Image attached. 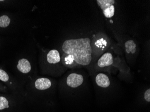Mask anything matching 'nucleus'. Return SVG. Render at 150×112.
<instances>
[{"mask_svg": "<svg viewBox=\"0 0 150 112\" xmlns=\"http://www.w3.org/2000/svg\"><path fill=\"white\" fill-rule=\"evenodd\" d=\"M62 64L69 68H77L90 65L92 61L91 40L89 38L65 40L62 46Z\"/></svg>", "mask_w": 150, "mask_h": 112, "instance_id": "1", "label": "nucleus"}, {"mask_svg": "<svg viewBox=\"0 0 150 112\" xmlns=\"http://www.w3.org/2000/svg\"><path fill=\"white\" fill-rule=\"evenodd\" d=\"M98 5L103 11V15L107 18H111L115 15V0H97Z\"/></svg>", "mask_w": 150, "mask_h": 112, "instance_id": "2", "label": "nucleus"}, {"mask_svg": "<svg viewBox=\"0 0 150 112\" xmlns=\"http://www.w3.org/2000/svg\"><path fill=\"white\" fill-rule=\"evenodd\" d=\"M84 78L81 74L71 73L67 77L66 83L67 85L71 88H76L83 84Z\"/></svg>", "mask_w": 150, "mask_h": 112, "instance_id": "3", "label": "nucleus"}, {"mask_svg": "<svg viewBox=\"0 0 150 112\" xmlns=\"http://www.w3.org/2000/svg\"><path fill=\"white\" fill-rule=\"evenodd\" d=\"M113 62V58L111 53H105L101 56L97 62V66L99 68H103L112 65Z\"/></svg>", "mask_w": 150, "mask_h": 112, "instance_id": "4", "label": "nucleus"}, {"mask_svg": "<svg viewBox=\"0 0 150 112\" xmlns=\"http://www.w3.org/2000/svg\"><path fill=\"white\" fill-rule=\"evenodd\" d=\"M0 81L5 84L7 87L15 89L16 85L9 74L4 69L0 68Z\"/></svg>", "mask_w": 150, "mask_h": 112, "instance_id": "5", "label": "nucleus"}, {"mask_svg": "<svg viewBox=\"0 0 150 112\" xmlns=\"http://www.w3.org/2000/svg\"><path fill=\"white\" fill-rule=\"evenodd\" d=\"M16 67L18 71L23 74L29 73L32 70V66L30 61L24 58L18 61Z\"/></svg>", "mask_w": 150, "mask_h": 112, "instance_id": "6", "label": "nucleus"}, {"mask_svg": "<svg viewBox=\"0 0 150 112\" xmlns=\"http://www.w3.org/2000/svg\"><path fill=\"white\" fill-rule=\"evenodd\" d=\"M52 82L50 79L46 78H38L34 82V87L37 90L43 91L50 88Z\"/></svg>", "mask_w": 150, "mask_h": 112, "instance_id": "7", "label": "nucleus"}, {"mask_svg": "<svg viewBox=\"0 0 150 112\" xmlns=\"http://www.w3.org/2000/svg\"><path fill=\"white\" fill-rule=\"evenodd\" d=\"M47 62L50 64L54 65L61 61V55L59 52L56 49L50 50L46 55Z\"/></svg>", "mask_w": 150, "mask_h": 112, "instance_id": "8", "label": "nucleus"}, {"mask_svg": "<svg viewBox=\"0 0 150 112\" xmlns=\"http://www.w3.org/2000/svg\"><path fill=\"white\" fill-rule=\"evenodd\" d=\"M95 82L98 86L103 88H107L110 85V81L108 77L103 73H99L97 75Z\"/></svg>", "mask_w": 150, "mask_h": 112, "instance_id": "9", "label": "nucleus"}, {"mask_svg": "<svg viewBox=\"0 0 150 112\" xmlns=\"http://www.w3.org/2000/svg\"><path fill=\"white\" fill-rule=\"evenodd\" d=\"M11 101L7 96L0 94V112L8 110L11 106Z\"/></svg>", "mask_w": 150, "mask_h": 112, "instance_id": "10", "label": "nucleus"}, {"mask_svg": "<svg viewBox=\"0 0 150 112\" xmlns=\"http://www.w3.org/2000/svg\"><path fill=\"white\" fill-rule=\"evenodd\" d=\"M125 51L127 54L131 53L134 54L136 51L137 45L133 40H129L126 41L125 44Z\"/></svg>", "mask_w": 150, "mask_h": 112, "instance_id": "11", "label": "nucleus"}, {"mask_svg": "<svg viewBox=\"0 0 150 112\" xmlns=\"http://www.w3.org/2000/svg\"><path fill=\"white\" fill-rule=\"evenodd\" d=\"M11 18L7 15H4L0 16V28H4L10 26Z\"/></svg>", "mask_w": 150, "mask_h": 112, "instance_id": "12", "label": "nucleus"}, {"mask_svg": "<svg viewBox=\"0 0 150 112\" xmlns=\"http://www.w3.org/2000/svg\"><path fill=\"white\" fill-rule=\"evenodd\" d=\"M107 43L105 40H104L103 39H100V40H98L96 42H95V44L98 47H102V45H103V44L106 45Z\"/></svg>", "mask_w": 150, "mask_h": 112, "instance_id": "13", "label": "nucleus"}, {"mask_svg": "<svg viewBox=\"0 0 150 112\" xmlns=\"http://www.w3.org/2000/svg\"><path fill=\"white\" fill-rule=\"evenodd\" d=\"M8 92V87L0 82V92L6 93Z\"/></svg>", "mask_w": 150, "mask_h": 112, "instance_id": "14", "label": "nucleus"}, {"mask_svg": "<svg viewBox=\"0 0 150 112\" xmlns=\"http://www.w3.org/2000/svg\"><path fill=\"white\" fill-rule=\"evenodd\" d=\"M144 99L147 102H150V89H147L144 93Z\"/></svg>", "mask_w": 150, "mask_h": 112, "instance_id": "15", "label": "nucleus"}, {"mask_svg": "<svg viewBox=\"0 0 150 112\" xmlns=\"http://www.w3.org/2000/svg\"><path fill=\"white\" fill-rule=\"evenodd\" d=\"M5 1H0V3H4L5 2Z\"/></svg>", "mask_w": 150, "mask_h": 112, "instance_id": "16", "label": "nucleus"}]
</instances>
